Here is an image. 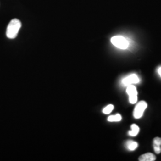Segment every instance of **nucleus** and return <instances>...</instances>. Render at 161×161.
Returning a JSON list of instances; mask_svg holds the SVG:
<instances>
[{
    "instance_id": "nucleus-6",
    "label": "nucleus",
    "mask_w": 161,
    "mask_h": 161,
    "mask_svg": "<svg viewBox=\"0 0 161 161\" xmlns=\"http://www.w3.org/2000/svg\"><path fill=\"white\" fill-rule=\"evenodd\" d=\"M161 138L155 137L153 139V148L156 154H159L161 152Z\"/></svg>"
},
{
    "instance_id": "nucleus-3",
    "label": "nucleus",
    "mask_w": 161,
    "mask_h": 161,
    "mask_svg": "<svg viewBox=\"0 0 161 161\" xmlns=\"http://www.w3.org/2000/svg\"><path fill=\"white\" fill-rule=\"evenodd\" d=\"M147 107V103L145 101H140L136 106L133 112L134 117L136 119L140 118L144 113V111Z\"/></svg>"
},
{
    "instance_id": "nucleus-10",
    "label": "nucleus",
    "mask_w": 161,
    "mask_h": 161,
    "mask_svg": "<svg viewBox=\"0 0 161 161\" xmlns=\"http://www.w3.org/2000/svg\"><path fill=\"white\" fill-rule=\"evenodd\" d=\"M121 119H122V117H121V115H119V114L110 116L108 119V120L109 122H118V121H121Z\"/></svg>"
},
{
    "instance_id": "nucleus-11",
    "label": "nucleus",
    "mask_w": 161,
    "mask_h": 161,
    "mask_svg": "<svg viewBox=\"0 0 161 161\" xmlns=\"http://www.w3.org/2000/svg\"><path fill=\"white\" fill-rule=\"evenodd\" d=\"M114 109V106L112 104H109L108 106H107L103 110V112L104 114H110L112 110Z\"/></svg>"
},
{
    "instance_id": "nucleus-2",
    "label": "nucleus",
    "mask_w": 161,
    "mask_h": 161,
    "mask_svg": "<svg viewBox=\"0 0 161 161\" xmlns=\"http://www.w3.org/2000/svg\"><path fill=\"white\" fill-rule=\"evenodd\" d=\"M111 42L117 48L125 50L129 46V42L127 39L122 36H115L111 38Z\"/></svg>"
},
{
    "instance_id": "nucleus-1",
    "label": "nucleus",
    "mask_w": 161,
    "mask_h": 161,
    "mask_svg": "<svg viewBox=\"0 0 161 161\" xmlns=\"http://www.w3.org/2000/svg\"><path fill=\"white\" fill-rule=\"evenodd\" d=\"M22 26V23L17 19H12L8 24L7 31L6 35L10 39H14L17 36L18 32Z\"/></svg>"
},
{
    "instance_id": "nucleus-8",
    "label": "nucleus",
    "mask_w": 161,
    "mask_h": 161,
    "mask_svg": "<svg viewBox=\"0 0 161 161\" xmlns=\"http://www.w3.org/2000/svg\"><path fill=\"white\" fill-rule=\"evenodd\" d=\"M125 146L127 149L130 150H134L138 147V143L132 140H128L126 142Z\"/></svg>"
},
{
    "instance_id": "nucleus-7",
    "label": "nucleus",
    "mask_w": 161,
    "mask_h": 161,
    "mask_svg": "<svg viewBox=\"0 0 161 161\" xmlns=\"http://www.w3.org/2000/svg\"><path fill=\"white\" fill-rule=\"evenodd\" d=\"M127 92L130 97L137 96L138 94V92L137 91L136 86H133L132 84L127 86Z\"/></svg>"
},
{
    "instance_id": "nucleus-5",
    "label": "nucleus",
    "mask_w": 161,
    "mask_h": 161,
    "mask_svg": "<svg viewBox=\"0 0 161 161\" xmlns=\"http://www.w3.org/2000/svg\"><path fill=\"white\" fill-rule=\"evenodd\" d=\"M156 159L155 155L152 153H146L140 156L138 158L140 161H154Z\"/></svg>"
},
{
    "instance_id": "nucleus-12",
    "label": "nucleus",
    "mask_w": 161,
    "mask_h": 161,
    "mask_svg": "<svg viewBox=\"0 0 161 161\" xmlns=\"http://www.w3.org/2000/svg\"><path fill=\"white\" fill-rule=\"evenodd\" d=\"M158 73H159V74L161 76V68H159V69H158Z\"/></svg>"
},
{
    "instance_id": "nucleus-9",
    "label": "nucleus",
    "mask_w": 161,
    "mask_h": 161,
    "mask_svg": "<svg viewBox=\"0 0 161 161\" xmlns=\"http://www.w3.org/2000/svg\"><path fill=\"white\" fill-rule=\"evenodd\" d=\"M131 131L128 132L129 135H130L131 136H136V135L138 134L140 129H139V127L136 124H132L131 125Z\"/></svg>"
},
{
    "instance_id": "nucleus-4",
    "label": "nucleus",
    "mask_w": 161,
    "mask_h": 161,
    "mask_svg": "<svg viewBox=\"0 0 161 161\" xmlns=\"http://www.w3.org/2000/svg\"><path fill=\"white\" fill-rule=\"evenodd\" d=\"M138 82H139V79L138 76L136 74L130 75L129 76H127L122 80L123 84L125 86H128L132 84H137L138 83Z\"/></svg>"
}]
</instances>
